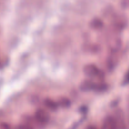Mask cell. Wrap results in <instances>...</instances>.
<instances>
[{"mask_svg": "<svg viewBox=\"0 0 129 129\" xmlns=\"http://www.w3.org/2000/svg\"><path fill=\"white\" fill-rule=\"evenodd\" d=\"M82 87L84 89H95V90H101L102 89V86H101L100 84L97 83H91V82H87L84 83L82 84Z\"/></svg>", "mask_w": 129, "mask_h": 129, "instance_id": "cell-2", "label": "cell"}, {"mask_svg": "<svg viewBox=\"0 0 129 129\" xmlns=\"http://www.w3.org/2000/svg\"><path fill=\"white\" fill-rule=\"evenodd\" d=\"M21 129H30V128L27 127H25V126H22Z\"/></svg>", "mask_w": 129, "mask_h": 129, "instance_id": "cell-4", "label": "cell"}, {"mask_svg": "<svg viewBox=\"0 0 129 129\" xmlns=\"http://www.w3.org/2000/svg\"><path fill=\"white\" fill-rule=\"evenodd\" d=\"M104 129H117L116 123L115 120L111 117H109L105 120L104 124Z\"/></svg>", "mask_w": 129, "mask_h": 129, "instance_id": "cell-3", "label": "cell"}, {"mask_svg": "<svg viewBox=\"0 0 129 129\" xmlns=\"http://www.w3.org/2000/svg\"><path fill=\"white\" fill-rule=\"evenodd\" d=\"M85 73L91 78L101 79L103 78L104 74L98 68L94 66H88L85 68Z\"/></svg>", "mask_w": 129, "mask_h": 129, "instance_id": "cell-1", "label": "cell"}]
</instances>
